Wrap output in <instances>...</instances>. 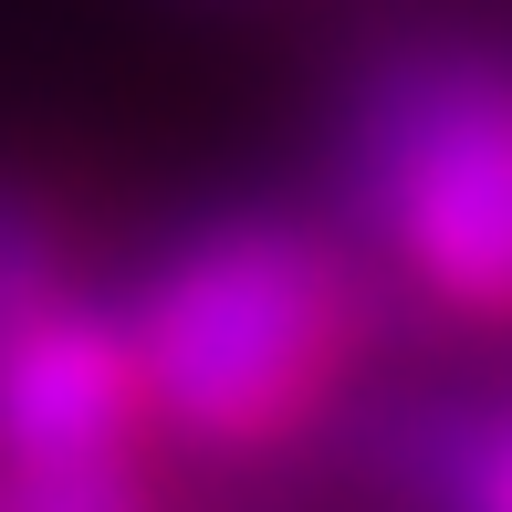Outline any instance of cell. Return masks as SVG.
Returning a JSON list of instances; mask_svg holds the SVG:
<instances>
[{
  "mask_svg": "<svg viewBox=\"0 0 512 512\" xmlns=\"http://www.w3.org/2000/svg\"><path fill=\"white\" fill-rule=\"evenodd\" d=\"M147 398L199 439H283L356 345V283L293 220H209L126 314Z\"/></svg>",
  "mask_w": 512,
  "mask_h": 512,
  "instance_id": "6da1fadb",
  "label": "cell"
},
{
  "mask_svg": "<svg viewBox=\"0 0 512 512\" xmlns=\"http://www.w3.org/2000/svg\"><path fill=\"white\" fill-rule=\"evenodd\" d=\"M356 209L450 314L512 324V53L408 42L356 95Z\"/></svg>",
  "mask_w": 512,
  "mask_h": 512,
  "instance_id": "7a4b0ae2",
  "label": "cell"
},
{
  "mask_svg": "<svg viewBox=\"0 0 512 512\" xmlns=\"http://www.w3.org/2000/svg\"><path fill=\"white\" fill-rule=\"evenodd\" d=\"M136 408L147 377L126 324L53 293L0 345V481H11L0 512H147L126 460Z\"/></svg>",
  "mask_w": 512,
  "mask_h": 512,
  "instance_id": "3957f363",
  "label": "cell"
},
{
  "mask_svg": "<svg viewBox=\"0 0 512 512\" xmlns=\"http://www.w3.org/2000/svg\"><path fill=\"white\" fill-rule=\"evenodd\" d=\"M53 293H63V241H53V220H42L21 189H0V345L53 304Z\"/></svg>",
  "mask_w": 512,
  "mask_h": 512,
  "instance_id": "277c9868",
  "label": "cell"
},
{
  "mask_svg": "<svg viewBox=\"0 0 512 512\" xmlns=\"http://www.w3.org/2000/svg\"><path fill=\"white\" fill-rule=\"evenodd\" d=\"M450 481H460V512H512V418H492V429L460 439Z\"/></svg>",
  "mask_w": 512,
  "mask_h": 512,
  "instance_id": "5b68a950",
  "label": "cell"
}]
</instances>
